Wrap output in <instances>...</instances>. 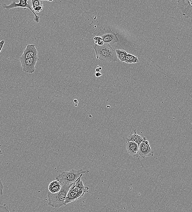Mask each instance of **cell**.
I'll list each match as a JSON object with an SVG mask.
<instances>
[{
    "instance_id": "484cf974",
    "label": "cell",
    "mask_w": 192,
    "mask_h": 212,
    "mask_svg": "<svg viewBox=\"0 0 192 212\" xmlns=\"http://www.w3.org/2000/svg\"></svg>"
},
{
    "instance_id": "30bf717a",
    "label": "cell",
    "mask_w": 192,
    "mask_h": 212,
    "mask_svg": "<svg viewBox=\"0 0 192 212\" xmlns=\"http://www.w3.org/2000/svg\"><path fill=\"white\" fill-rule=\"evenodd\" d=\"M84 194V193L80 192H76L71 188L67 193L65 205L81 199Z\"/></svg>"
},
{
    "instance_id": "5bb4252c",
    "label": "cell",
    "mask_w": 192,
    "mask_h": 212,
    "mask_svg": "<svg viewBox=\"0 0 192 212\" xmlns=\"http://www.w3.org/2000/svg\"><path fill=\"white\" fill-rule=\"evenodd\" d=\"M61 183L57 180H55L50 182L48 186L49 192L52 193H58L61 190Z\"/></svg>"
},
{
    "instance_id": "5b68a950",
    "label": "cell",
    "mask_w": 192,
    "mask_h": 212,
    "mask_svg": "<svg viewBox=\"0 0 192 212\" xmlns=\"http://www.w3.org/2000/svg\"><path fill=\"white\" fill-rule=\"evenodd\" d=\"M38 61L39 57L37 56L20 61L23 72L32 74L35 72V66Z\"/></svg>"
},
{
    "instance_id": "cb8c5ba5",
    "label": "cell",
    "mask_w": 192,
    "mask_h": 212,
    "mask_svg": "<svg viewBox=\"0 0 192 212\" xmlns=\"http://www.w3.org/2000/svg\"><path fill=\"white\" fill-rule=\"evenodd\" d=\"M95 71H96V72H100V70L99 69H98V68H96Z\"/></svg>"
},
{
    "instance_id": "603a6c76",
    "label": "cell",
    "mask_w": 192,
    "mask_h": 212,
    "mask_svg": "<svg viewBox=\"0 0 192 212\" xmlns=\"http://www.w3.org/2000/svg\"><path fill=\"white\" fill-rule=\"evenodd\" d=\"M102 76V73H101L100 72H96L95 73V76L97 77H99L101 76Z\"/></svg>"
},
{
    "instance_id": "2e32d148",
    "label": "cell",
    "mask_w": 192,
    "mask_h": 212,
    "mask_svg": "<svg viewBox=\"0 0 192 212\" xmlns=\"http://www.w3.org/2000/svg\"><path fill=\"white\" fill-rule=\"evenodd\" d=\"M115 52L117 58L120 60L121 62H125V57L127 53L124 50H118V49L115 50Z\"/></svg>"
},
{
    "instance_id": "9c48e42d",
    "label": "cell",
    "mask_w": 192,
    "mask_h": 212,
    "mask_svg": "<svg viewBox=\"0 0 192 212\" xmlns=\"http://www.w3.org/2000/svg\"><path fill=\"white\" fill-rule=\"evenodd\" d=\"M117 34L109 30L106 31V32L101 34V37L103 39L104 44L113 45L114 43L118 42V39Z\"/></svg>"
},
{
    "instance_id": "3957f363",
    "label": "cell",
    "mask_w": 192,
    "mask_h": 212,
    "mask_svg": "<svg viewBox=\"0 0 192 212\" xmlns=\"http://www.w3.org/2000/svg\"><path fill=\"white\" fill-rule=\"evenodd\" d=\"M89 172L83 169H72L68 171L63 172L56 177V179L61 185H72L83 174Z\"/></svg>"
},
{
    "instance_id": "d6986e66",
    "label": "cell",
    "mask_w": 192,
    "mask_h": 212,
    "mask_svg": "<svg viewBox=\"0 0 192 212\" xmlns=\"http://www.w3.org/2000/svg\"><path fill=\"white\" fill-rule=\"evenodd\" d=\"M0 212H10V211L8 206L6 205V204H5L3 205H0Z\"/></svg>"
},
{
    "instance_id": "7402d4cb",
    "label": "cell",
    "mask_w": 192,
    "mask_h": 212,
    "mask_svg": "<svg viewBox=\"0 0 192 212\" xmlns=\"http://www.w3.org/2000/svg\"><path fill=\"white\" fill-rule=\"evenodd\" d=\"M5 43V40H2L0 42V53L1 52V50H2V47H3V45H4Z\"/></svg>"
},
{
    "instance_id": "8992f818",
    "label": "cell",
    "mask_w": 192,
    "mask_h": 212,
    "mask_svg": "<svg viewBox=\"0 0 192 212\" xmlns=\"http://www.w3.org/2000/svg\"><path fill=\"white\" fill-rule=\"evenodd\" d=\"M177 2L182 14L192 19V0H180Z\"/></svg>"
},
{
    "instance_id": "7a4b0ae2",
    "label": "cell",
    "mask_w": 192,
    "mask_h": 212,
    "mask_svg": "<svg viewBox=\"0 0 192 212\" xmlns=\"http://www.w3.org/2000/svg\"><path fill=\"white\" fill-rule=\"evenodd\" d=\"M95 50L97 59L104 62H114L117 61L115 50L109 44H104L102 46L97 45L93 46Z\"/></svg>"
},
{
    "instance_id": "d4e9b609",
    "label": "cell",
    "mask_w": 192,
    "mask_h": 212,
    "mask_svg": "<svg viewBox=\"0 0 192 212\" xmlns=\"http://www.w3.org/2000/svg\"><path fill=\"white\" fill-rule=\"evenodd\" d=\"M98 69H99L100 70H101L102 69V67H98Z\"/></svg>"
},
{
    "instance_id": "4fadbf2b",
    "label": "cell",
    "mask_w": 192,
    "mask_h": 212,
    "mask_svg": "<svg viewBox=\"0 0 192 212\" xmlns=\"http://www.w3.org/2000/svg\"><path fill=\"white\" fill-rule=\"evenodd\" d=\"M147 140L145 137L141 136L136 133V131L134 130V133H131L129 137L127 138L126 142H132L137 143L140 146L142 142Z\"/></svg>"
},
{
    "instance_id": "7c38bea8",
    "label": "cell",
    "mask_w": 192,
    "mask_h": 212,
    "mask_svg": "<svg viewBox=\"0 0 192 212\" xmlns=\"http://www.w3.org/2000/svg\"><path fill=\"white\" fill-rule=\"evenodd\" d=\"M81 177H80L73 184L71 188L76 192H80L85 194L88 192L89 188V187L84 185L83 182L81 180Z\"/></svg>"
},
{
    "instance_id": "ba28073f",
    "label": "cell",
    "mask_w": 192,
    "mask_h": 212,
    "mask_svg": "<svg viewBox=\"0 0 192 212\" xmlns=\"http://www.w3.org/2000/svg\"><path fill=\"white\" fill-rule=\"evenodd\" d=\"M37 56H38V51L35 45L31 44L27 45L19 60L20 61H23Z\"/></svg>"
},
{
    "instance_id": "6da1fadb",
    "label": "cell",
    "mask_w": 192,
    "mask_h": 212,
    "mask_svg": "<svg viewBox=\"0 0 192 212\" xmlns=\"http://www.w3.org/2000/svg\"><path fill=\"white\" fill-rule=\"evenodd\" d=\"M61 185V190L58 193L48 192V204L55 208H60L65 205L67 193L72 185Z\"/></svg>"
},
{
    "instance_id": "44dd1931",
    "label": "cell",
    "mask_w": 192,
    "mask_h": 212,
    "mask_svg": "<svg viewBox=\"0 0 192 212\" xmlns=\"http://www.w3.org/2000/svg\"><path fill=\"white\" fill-rule=\"evenodd\" d=\"M3 193V185L0 178V195H2Z\"/></svg>"
},
{
    "instance_id": "8fae6325",
    "label": "cell",
    "mask_w": 192,
    "mask_h": 212,
    "mask_svg": "<svg viewBox=\"0 0 192 212\" xmlns=\"http://www.w3.org/2000/svg\"><path fill=\"white\" fill-rule=\"evenodd\" d=\"M139 146L134 142H126V148L128 153L131 156L137 157L139 156Z\"/></svg>"
},
{
    "instance_id": "ac0fdd59",
    "label": "cell",
    "mask_w": 192,
    "mask_h": 212,
    "mask_svg": "<svg viewBox=\"0 0 192 212\" xmlns=\"http://www.w3.org/2000/svg\"><path fill=\"white\" fill-rule=\"evenodd\" d=\"M94 40L96 45L98 46H102L104 44L103 39L100 36H95L94 38Z\"/></svg>"
},
{
    "instance_id": "ffe728a7",
    "label": "cell",
    "mask_w": 192,
    "mask_h": 212,
    "mask_svg": "<svg viewBox=\"0 0 192 212\" xmlns=\"http://www.w3.org/2000/svg\"><path fill=\"white\" fill-rule=\"evenodd\" d=\"M43 8H44V6H40L34 8L33 9V10H34V12H36V13H39L43 10Z\"/></svg>"
},
{
    "instance_id": "277c9868",
    "label": "cell",
    "mask_w": 192,
    "mask_h": 212,
    "mask_svg": "<svg viewBox=\"0 0 192 212\" xmlns=\"http://www.w3.org/2000/svg\"><path fill=\"white\" fill-rule=\"evenodd\" d=\"M28 0H20L18 1V3H17L16 1H12L10 4L8 6H2L4 9H10L14 8H17V7H22L24 9H26L28 8L32 12V13L34 14V21L37 23H39L40 21V17L39 16L37 15L36 13H35L32 9V6H31L30 4L28 3Z\"/></svg>"
},
{
    "instance_id": "9a60e30c",
    "label": "cell",
    "mask_w": 192,
    "mask_h": 212,
    "mask_svg": "<svg viewBox=\"0 0 192 212\" xmlns=\"http://www.w3.org/2000/svg\"><path fill=\"white\" fill-rule=\"evenodd\" d=\"M125 62L129 64L136 63L139 62V60L136 56L127 53L125 57Z\"/></svg>"
},
{
    "instance_id": "52a82bcc",
    "label": "cell",
    "mask_w": 192,
    "mask_h": 212,
    "mask_svg": "<svg viewBox=\"0 0 192 212\" xmlns=\"http://www.w3.org/2000/svg\"><path fill=\"white\" fill-rule=\"evenodd\" d=\"M139 155L143 158L153 156V151L147 140L142 142L139 147Z\"/></svg>"
},
{
    "instance_id": "e0dca14e",
    "label": "cell",
    "mask_w": 192,
    "mask_h": 212,
    "mask_svg": "<svg viewBox=\"0 0 192 212\" xmlns=\"http://www.w3.org/2000/svg\"><path fill=\"white\" fill-rule=\"evenodd\" d=\"M30 5L32 6L33 10L36 7L40 6H44L43 1H38V0H32L30 1Z\"/></svg>"
}]
</instances>
